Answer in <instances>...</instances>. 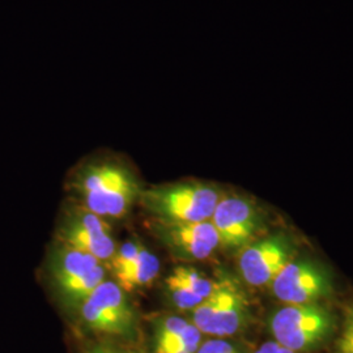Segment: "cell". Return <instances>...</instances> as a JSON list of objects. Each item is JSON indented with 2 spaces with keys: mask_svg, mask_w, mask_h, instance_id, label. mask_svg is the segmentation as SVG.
Here are the masks:
<instances>
[{
  "mask_svg": "<svg viewBox=\"0 0 353 353\" xmlns=\"http://www.w3.org/2000/svg\"><path fill=\"white\" fill-rule=\"evenodd\" d=\"M77 306L80 318L89 330L123 338L134 336L137 316L127 299L126 290L117 281L103 280Z\"/></svg>",
  "mask_w": 353,
  "mask_h": 353,
  "instance_id": "5",
  "label": "cell"
},
{
  "mask_svg": "<svg viewBox=\"0 0 353 353\" xmlns=\"http://www.w3.org/2000/svg\"><path fill=\"white\" fill-rule=\"evenodd\" d=\"M211 223L219 234L221 248L242 250L255 240L262 221L252 201L233 195L220 199Z\"/></svg>",
  "mask_w": 353,
  "mask_h": 353,
  "instance_id": "11",
  "label": "cell"
},
{
  "mask_svg": "<svg viewBox=\"0 0 353 353\" xmlns=\"http://www.w3.org/2000/svg\"><path fill=\"white\" fill-rule=\"evenodd\" d=\"M143 248L144 245H141L140 242L135 240L126 241L119 248H117L112 259L109 261L110 270L114 275L122 272L125 268L131 265L138 258Z\"/></svg>",
  "mask_w": 353,
  "mask_h": 353,
  "instance_id": "16",
  "label": "cell"
},
{
  "mask_svg": "<svg viewBox=\"0 0 353 353\" xmlns=\"http://www.w3.org/2000/svg\"><path fill=\"white\" fill-rule=\"evenodd\" d=\"M51 275L64 296L77 305L105 280L106 270L88 252L61 245L51 259Z\"/></svg>",
  "mask_w": 353,
  "mask_h": 353,
  "instance_id": "7",
  "label": "cell"
},
{
  "mask_svg": "<svg viewBox=\"0 0 353 353\" xmlns=\"http://www.w3.org/2000/svg\"><path fill=\"white\" fill-rule=\"evenodd\" d=\"M271 288L285 305L321 303L332 296L334 281L327 270L314 261L292 259L272 280Z\"/></svg>",
  "mask_w": 353,
  "mask_h": 353,
  "instance_id": "6",
  "label": "cell"
},
{
  "mask_svg": "<svg viewBox=\"0 0 353 353\" xmlns=\"http://www.w3.org/2000/svg\"><path fill=\"white\" fill-rule=\"evenodd\" d=\"M210 183L188 181L140 191L141 205L156 220L172 223H201L211 220L221 199Z\"/></svg>",
  "mask_w": 353,
  "mask_h": 353,
  "instance_id": "2",
  "label": "cell"
},
{
  "mask_svg": "<svg viewBox=\"0 0 353 353\" xmlns=\"http://www.w3.org/2000/svg\"><path fill=\"white\" fill-rule=\"evenodd\" d=\"M151 230L172 254L185 261H204L220 248V239L211 220L172 223L154 219Z\"/></svg>",
  "mask_w": 353,
  "mask_h": 353,
  "instance_id": "10",
  "label": "cell"
},
{
  "mask_svg": "<svg viewBox=\"0 0 353 353\" xmlns=\"http://www.w3.org/2000/svg\"><path fill=\"white\" fill-rule=\"evenodd\" d=\"M190 321L176 316H161L154 323V347L178 341L189 326Z\"/></svg>",
  "mask_w": 353,
  "mask_h": 353,
  "instance_id": "14",
  "label": "cell"
},
{
  "mask_svg": "<svg viewBox=\"0 0 353 353\" xmlns=\"http://www.w3.org/2000/svg\"><path fill=\"white\" fill-rule=\"evenodd\" d=\"M58 236L61 245L88 252L102 263L109 262L117 250L112 229L106 220L84 207L67 214Z\"/></svg>",
  "mask_w": 353,
  "mask_h": 353,
  "instance_id": "9",
  "label": "cell"
},
{
  "mask_svg": "<svg viewBox=\"0 0 353 353\" xmlns=\"http://www.w3.org/2000/svg\"><path fill=\"white\" fill-rule=\"evenodd\" d=\"M338 353H353V303L344 312L343 328L338 341Z\"/></svg>",
  "mask_w": 353,
  "mask_h": 353,
  "instance_id": "17",
  "label": "cell"
},
{
  "mask_svg": "<svg viewBox=\"0 0 353 353\" xmlns=\"http://www.w3.org/2000/svg\"><path fill=\"white\" fill-rule=\"evenodd\" d=\"M250 318V303L240 285L219 280L214 292L191 312V322L203 335L225 338L239 334Z\"/></svg>",
  "mask_w": 353,
  "mask_h": 353,
  "instance_id": "4",
  "label": "cell"
},
{
  "mask_svg": "<svg viewBox=\"0 0 353 353\" xmlns=\"http://www.w3.org/2000/svg\"><path fill=\"white\" fill-rule=\"evenodd\" d=\"M170 276L174 279L176 283H179L183 288L192 292L203 300H205L214 292L217 284V281L203 276L198 270L192 267H186V265H179L174 268Z\"/></svg>",
  "mask_w": 353,
  "mask_h": 353,
  "instance_id": "13",
  "label": "cell"
},
{
  "mask_svg": "<svg viewBox=\"0 0 353 353\" xmlns=\"http://www.w3.org/2000/svg\"><path fill=\"white\" fill-rule=\"evenodd\" d=\"M84 353H132L126 350H121L118 347L109 345V344H94V345H89Z\"/></svg>",
  "mask_w": 353,
  "mask_h": 353,
  "instance_id": "19",
  "label": "cell"
},
{
  "mask_svg": "<svg viewBox=\"0 0 353 353\" xmlns=\"http://www.w3.org/2000/svg\"><path fill=\"white\" fill-rule=\"evenodd\" d=\"M196 353H242L240 350L227 341L223 339H212L204 341L201 344Z\"/></svg>",
  "mask_w": 353,
  "mask_h": 353,
  "instance_id": "18",
  "label": "cell"
},
{
  "mask_svg": "<svg viewBox=\"0 0 353 353\" xmlns=\"http://www.w3.org/2000/svg\"><path fill=\"white\" fill-rule=\"evenodd\" d=\"M83 207L102 219H121L140 195L139 185L122 160L100 156L83 165L75 176Z\"/></svg>",
  "mask_w": 353,
  "mask_h": 353,
  "instance_id": "1",
  "label": "cell"
},
{
  "mask_svg": "<svg viewBox=\"0 0 353 353\" xmlns=\"http://www.w3.org/2000/svg\"><path fill=\"white\" fill-rule=\"evenodd\" d=\"M336 318L322 303L285 305L270 321L275 341L296 353L312 352L327 343Z\"/></svg>",
  "mask_w": 353,
  "mask_h": 353,
  "instance_id": "3",
  "label": "cell"
},
{
  "mask_svg": "<svg viewBox=\"0 0 353 353\" xmlns=\"http://www.w3.org/2000/svg\"><path fill=\"white\" fill-rule=\"evenodd\" d=\"M254 353H274L272 352V344H271V341H265V344H262Z\"/></svg>",
  "mask_w": 353,
  "mask_h": 353,
  "instance_id": "21",
  "label": "cell"
},
{
  "mask_svg": "<svg viewBox=\"0 0 353 353\" xmlns=\"http://www.w3.org/2000/svg\"><path fill=\"white\" fill-rule=\"evenodd\" d=\"M271 344H272V352L274 353H296L285 348L284 345L279 344L278 341H271Z\"/></svg>",
  "mask_w": 353,
  "mask_h": 353,
  "instance_id": "20",
  "label": "cell"
},
{
  "mask_svg": "<svg viewBox=\"0 0 353 353\" xmlns=\"http://www.w3.org/2000/svg\"><path fill=\"white\" fill-rule=\"evenodd\" d=\"M293 241L283 232L254 240L241 250V275L252 287L271 285L283 267L293 259Z\"/></svg>",
  "mask_w": 353,
  "mask_h": 353,
  "instance_id": "8",
  "label": "cell"
},
{
  "mask_svg": "<svg viewBox=\"0 0 353 353\" xmlns=\"http://www.w3.org/2000/svg\"><path fill=\"white\" fill-rule=\"evenodd\" d=\"M165 284H166V292L169 294L170 301L176 306V309H179L182 312H192L196 306H199L204 301L203 299L198 297L192 292L183 288L170 275L166 279Z\"/></svg>",
  "mask_w": 353,
  "mask_h": 353,
  "instance_id": "15",
  "label": "cell"
},
{
  "mask_svg": "<svg viewBox=\"0 0 353 353\" xmlns=\"http://www.w3.org/2000/svg\"><path fill=\"white\" fill-rule=\"evenodd\" d=\"M160 274V261L145 246L138 258L122 272L114 275L117 283L126 290H139L152 284Z\"/></svg>",
  "mask_w": 353,
  "mask_h": 353,
  "instance_id": "12",
  "label": "cell"
}]
</instances>
